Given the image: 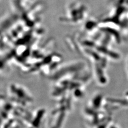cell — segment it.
I'll return each instance as SVG.
<instances>
[{
	"label": "cell",
	"instance_id": "cell-1",
	"mask_svg": "<svg viewBox=\"0 0 128 128\" xmlns=\"http://www.w3.org/2000/svg\"><path fill=\"white\" fill-rule=\"evenodd\" d=\"M10 92H12L15 96H17V99H20V100H23L24 101L31 102L32 101V98L31 96L28 95L27 92L26 91L23 87L20 86H17V85L13 84L10 87Z\"/></svg>",
	"mask_w": 128,
	"mask_h": 128
}]
</instances>
